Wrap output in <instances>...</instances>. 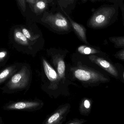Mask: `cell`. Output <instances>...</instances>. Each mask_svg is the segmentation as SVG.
<instances>
[{"label": "cell", "mask_w": 124, "mask_h": 124, "mask_svg": "<svg viewBox=\"0 0 124 124\" xmlns=\"http://www.w3.org/2000/svg\"><path fill=\"white\" fill-rule=\"evenodd\" d=\"M41 21L58 31H68L70 28L69 21L59 12L53 14L45 12Z\"/></svg>", "instance_id": "cell-5"}, {"label": "cell", "mask_w": 124, "mask_h": 124, "mask_svg": "<svg viewBox=\"0 0 124 124\" xmlns=\"http://www.w3.org/2000/svg\"><path fill=\"white\" fill-rule=\"evenodd\" d=\"M44 103L39 100L10 101L2 107L3 110L6 111H35L43 108Z\"/></svg>", "instance_id": "cell-2"}, {"label": "cell", "mask_w": 124, "mask_h": 124, "mask_svg": "<svg viewBox=\"0 0 124 124\" xmlns=\"http://www.w3.org/2000/svg\"><path fill=\"white\" fill-rule=\"evenodd\" d=\"M10 57V53L5 48H0V68L4 66Z\"/></svg>", "instance_id": "cell-15"}, {"label": "cell", "mask_w": 124, "mask_h": 124, "mask_svg": "<svg viewBox=\"0 0 124 124\" xmlns=\"http://www.w3.org/2000/svg\"><path fill=\"white\" fill-rule=\"evenodd\" d=\"M31 78V71L29 66L23 64L20 70L1 87V90L3 94H12L26 89L28 88Z\"/></svg>", "instance_id": "cell-1"}, {"label": "cell", "mask_w": 124, "mask_h": 124, "mask_svg": "<svg viewBox=\"0 0 124 124\" xmlns=\"http://www.w3.org/2000/svg\"><path fill=\"white\" fill-rule=\"evenodd\" d=\"M74 0H59L60 6L64 7H66L68 5L73 3Z\"/></svg>", "instance_id": "cell-20"}, {"label": "cell", "mask_w": 124, "mask_h": 124, "mask_svg": "<svg viewBox=\"0 0 124 124\" xmlns=\"http://www.w3.org/2000/svg\"><path fill=\"white\" fill-rule=\"evenodd\" d=\"M20 28L25 36L32 43L36 39V37L33 36L30 32L26 28L21 27Z\"/></svg>", "instance_id": "cell-18"}, {"label": "cell", "mask_w": 124, "mask_h": 124, "mask_svg": "<svg viewBox=\"0 0 124 124\" xmlns=\"http://www.w3.org/2000/svg\"><path fill=\"white\" fill-rule=\"evenodd\" d=\"M117 56L120 59L124 60V49L121 50L117 54Z\"/></svg>", "instance_id": "cell-22"}, {"label": "cell", "mask_w": 124, "mask_h": 124, "mask_svg": "<svg viewBox=\"0 0 124 124\" xmlns=\"http://www.w3.org/2000/svg\"><path fill=\"white\" fill-rule=\"evenodd\" d=\"M110 40L116 46L118 47L124 48V36L111 38Z\"/></svg>", "instance_id": "cell-17"}, {"label": "cell", "mask_w": 124, "mask_h": 124, "mask_svg": "<svg viewBox=\"0 0 124 124\" xmlns=\"http://www.w3.org/2000/svg\"><path fill=\"white\" fill-rule=\"evenodd\" d=\"M87 120L85 119L75 118L72 119H70L65 124H83Z\"/></svg>", "instance_id": "cell-19"}, {"label": "cell", "mask_w": 124, "mask_h": 124, "mask_svg": "<svg viewBox=\"0 0 124 124\" xmlns=\"http://www.w3.org/2000/svg\"><path fill=\"white\" fill-rule=\"evenodd\" d=\"M19 6L23 12H25L26 10V2L25 0H17Z\"/></svg>", "instance_id": "cell-21"}, {"label": "cell", "mask_w": 124, "mask_h": 124, "mask_svg": "<svg viewBox=\"0 0 124 124\" xmlns=\"http://www.w3.org/2000/svg\"></svg>", "instance_id": "cell-28"}, {"label": "cell", "mask_w": 124, "mask_h": 124, "mask_svg": "<svg viewBox=\"0 0 124 124\" xmlns=\"http://www.w3.org/2000/svg\"><path fill=\"white\" fill-rule=\"evenodd\" d=\"M82 0L83 1H84V2H86L87 0Z\"/></svg>", "instance_id": "cell-27"}, {"label": "cell", "mask_w": 124, "mask_h": 124, "mask_svg": "<svg viewBox=\"0 0 124 124\" xmlns=\"http://www.w3.org/2000/svg\"><path fill=\"white\" fill-rule=\"evenodd\" d=\"M25 0V1H26L27 2H28V3L30 4L31 5H32L33 6L36 0Z\"/></svg>", "instance_id": "cell-23"}, {"label": "cell", "mask_w": 124, "mask_h": 124, "mask_svg": "<svg viewBox=\"0 0 124 124\" xmlns=\"http://www.w3.org/2000/svg\"><path fill=\"white\" fill-rule=\"evenodd\" d=\"M9 38L11 46L18 51L27 52L28 49H32V42L25 36L20 27L14 28L10 32Z\"/></svg>", "instance_id": "cell-6"}, {"label": "cell", "mask_w": 124, "mask_h": 124, "mask_svg": "<svg viewBox=\"0 0 124 124\" xmlns=\"http://www.w3.org/2000/svg\"><path fill=\"white\" fill-rule=\"evenodd\" d=\"M48 0L49 3H52V1H53V0Z\"/></svg>", "instance_id": "cell-26"}, {"label": "cell", "mask_w": 124, "mask_h": 124, "mask_svg": "<svg viewBox=\"0 0 124 124\" xmlns=\"http://www.w3.org/2000/svg\"><path fill=\"white\" fill-rule=\"evenodd\" d=\"M78 50L79 53L85 54H93L100 52L99 51L94 48L86 46H79L78 48Z\"/></svg>", "instance_id": "cell-16"}, {"label": "cell", "mask_w": 124, "mask_h": 124, "mask_svg": "<svg viewBox=\"0 0 124 124\" xmlns=\"http://www.w3.org/2000/svg\"><path fill=\"white\" fill-rule=\"evenodd\" d=\"M23 64L15 62L7 66L0 70V85L8 80L14 74L19 70Z\"/></svg>", "instance_id": "cell-8"}, {"label": "cell", "mask_w": 124, "mask_h": 124, "mask_svg": "<svg viewBox=\"0 0 124 124\" xmlns=\"http://www.w3.org/2000/svg\"><path fill=\"white\" fill-rule=\"evenodd\" d=\"M64 122V121H61L58 124H62Z\"/></svg>", "instance_id": "cell-25"}, {"label": "cell", "mask_w": 124, "mask_h": 124, "mask_svg": "<svg viewBox=\"0 0 124 124\" xmlns=\"http://www.w3.org/2000/svg\"><path fill=\"white\" fill-rule=\"evenodd\" d=\"M70 108L69 103L60 106L53 113L47 115L42 124H58L62 121H65Z\"/></svg>", "instance_id": "cell-7"}, {"label": "cell", "mask_w": 124, "mask_h": 124, "mask_svg": "<svg viewBox=\"0 0 124 124\" xmlns=\"http://www.w3.org/2000/svg\"><path fill=\"white\" fill-rule=\"evenodd\" d=\"M89 59L92 62L98 65L111 75L115 77H118V73L117 69L110 63L104 59L95 55H91L89 57Z\"/></svg>", "instance_id": "cell-9"}, {"label": "cell", "mask_w": 124, "mask_h": 124, "mask_svg": "<svg viewBox=\"0 0 124 124\" xmlns=\"http://www.w3.org/2000/svg\"><path fill=\"white\" fill-rule=\"evenodd\" d=\"M93 101L91 99L84 98L82 99L79 106V113L82 116H88L91 113Z\"/></svg>", "instance_id": "cell-12"}, {"label": "cell", "mask_w": 124, "mask_h": 124, "mask_svg": "<svg viewBox=\"0 0 124 124\" xmlns=\"http://www.w3.org/2000/svg\"><path fill=\"white\" fill-rule=\"evenodd\" d=\"M43 63L45 74L51 82V88L55 89L57 87L60 77L56 71L44 59H43Z\"/></svg>", "instance_id": "cell-10"}, {"label": "cell", "mask_w": 124, "mask_h": 124, "mask_svg": "<svg viewBox=\"0 0 124 124\" xmlns=\"http://www.w3.org/2000/svg\"><path fill=\"white\" fill-rule=\"evenodd\" d=\"M73 73L76 78L85 83H105L108 81V78L101 73L83 67L76 69Z\"/></svg>", "instance_id": "cell-4"}, {"label": "cell", "mask_w": 124, "mask_h": 124, "mask_svg": "<svg viewBox=\"0 0 124 124\" xmlns=\"http://www.w3.org/2000/svg\"><path fill=\"white\" fill-rule=\"evenodd\" d=\"M3 124V119L0 116V124Z\"/></svg>", "instance_id": "cell-24"}, {"label": "cell", "mask_w": 124, "mask_h": 124, "mask_svg": "<svg viewBox=\"0 0 124 124\" xmlns=\"http://www.w3.org/2000/svg\"><path fill=\"white\" fill-rule=\"evenodd\" d=\"M48 0H36L33 6L34 12L36 14H40L44 11L48 7Z\"/></svg>", "instance_id": "cell-14"}, {"label": "cell", "mask_w": 124, "mask_h": 124, "mask_svg": "<svg viewBox=\"0 0 124 124\" xmlns=\"http://www.w3.org/2000/svg\"><path fill=\"white\" fill-rule=\"evenodd\" d=\"M53 63L56 68L57 73L60 78L65 79V65L62 58L59 56L55 57L54 59Z\"/></svg>", "instance_id": "cell-13"}, {"label": "cell", "mask_w": 124, "mask_h": 124, "mask_svg": "<svg viewBox=\"0 0 124 124\" xmlns=\"http://www.w3.org/2000/svg\"><path fill=\"white\" fill-rule=\"evenodd\" d=\"M63 11L78 36L81 39L82 41H84L85 43L87 44L86 37V30L84 27L83 25L74 22L65 12V11Z\"/></svg>", "instance_id": "cell-11"}, {"label": "cell", "mask_w": 124, "mask_h": 124, "mask_svg": "<svg viewBox=\"0 0 124 124\" xmlns=\"http://www.w3.org/2000/svg\"><path fill=\"white\" fill-rule=\"evenodd\" d=\"M115 12L114 8L103 7L96 11L89 20V27L93 28H100L107 25Z\"/></svg>", "instance_id": "cell-3"}]
</instances>
